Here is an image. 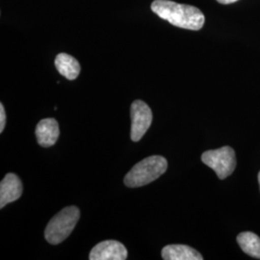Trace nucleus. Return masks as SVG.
<instances>
[{
	"mask_svg": "<svg viewBox=\"0 0 260 260\" xmlns=\"http://www.w3.org/2000/svg\"><path fill=\"white\" fill-rule=\"evenodd\" d=\"M165 260H203L202 254L186 245H168L161 251Z\"/></svg>",
	"mask_w": 260,
	"mask_h": 260,
	"instance_id": "nucleus-9",
	"label": "nucleus"
},
{
	"mask_svg": "<svg viewBox=\"0 0 260 260\" xmlns=\"http://www.w3.org/2000/svg\"><path fill=\"white\" fill-rule=\"evenodd\" d=\"M130 137L133 142H139L151 125L152 112L147 103L142 101H135L130 107Z\"/></svg>",
	"mask_w": 260,
	"mask_h": 260,
	"instance_id": "nucleus-5",
	"label": "nucleus"
},
{
	"mask_svg": "<svg viewBox=\"0 0 260 260\" xmlns=\"http://www.w3.org/2000/svg\"><path fill=\"white\" fill-rule=\"evenodd\" d=\"M38 143L43 148H49L55 145L60 135L58 121L52 118H47L40 121L36 127Z\"/></svg>",
	"mask_w": 260,
	"mask_h": 260,
	"instance_id": "nucleus-8",
	"label": "nucleus"
},
{
	"mask_svg": "<svg viewBox=\"0 0 260 260\" xmlns=\"http://www.w3.org/2000/svg\"><path fill=\"white\" fill-rule=\"evenodd\" d=\"M22 183L15 174H7L0 183V207L19 200L22 194Z\"/></svg>",
	"mask_w": 260,
	"mask_h": 260,
	"instance_id": "nucleus-7",
	"label": "nucleus"
},
{
	"mask_svg": "<svg viewBox=\"0 0 260 260\" xmlns=\"http://www.w3.org/2000/svg\"><path fill=\"white\" fill-rule=\"evenodd\" d=\"M202 161L211 168L220 179L230 177L236 168L235 151L228 146L205 151L202 155Z\"/></svg>",
	"mask_w": 260,
	"mask_h": 260,
	"instance_id": "nucleus-4",
	"label": "nucleus"
},
{
	"mask_svg": "<svg viewBox=\"0 0 260 260\" xmlns=\"http://www.w3.org/2000/svg\"><path fill=\"white\" fill-rule=\"evenodd\" d=\"M5 124H6V113L3 104H0V132L2 133L3 130L5 128Z\"/></svg>",
	"mask_w": 260,
	"mask_h": 260,
	"instance_id": "nucleus-12",
	"label": "nucleus"
},
{
	"mask_svg": "<svg viewBox=\"0 0 260 260\" xmlns=\"http://www.w3.org/2000/svg\"><path fill=\"white\" fill-rule=\"evenodd\" d=\"M151 10L171 24L188 30H200L205 24V15L197 7L171 0H154Z\"/></svg>",
	"mask_w": 260,
	"mask_h": 260,
	"instance_id": "nucleus-1",
	"label": "nucleus"
},
{
	"mask_svg": "<svg viewBox=\"0 0 260 260\" xmlns=\"http://www.w3.org/2000/svg\"><path fill=\"white\" fill-rule=\"evenodd\" d=\"M55 67L59 74L69 80H75L80 74V65L75 57L67 53L56 56Z\"/></svg>",
	"mask_w": 260,
	"mask_h": 260,
	"instance_id": "nucleus-10",
	"label": "nucleus"
},
{
	"mask_svg": "<svg viewBox=\"0 0 260 260\" xmlns=\"http://www.w3.org/2000/svg\"><path fill=\"white\" fill-rule=\"evenodd\" d=\"M221 4H232L233 2H236L237 0H217Z\"/></svg>",
	"mask_w": 260,
	"mask_h": 260,
	"instance_id": "nucleus-13",
	"label": "nucleus"
},
{
	"mask_svg": "<svg viewBox=\"0 0 260 260\" xmlns=\"http://www.w3.org/2000/svg\"><path fill=\"white\" fill-rule=\"evenodd\" d=\"M237 242L245 253L260 259V238L255 233H241L237 236Z\"/></svg>",
	"mask_w": 260,
	"mask_h": 260,
	"instance_id": "nucleus-11",
	"label": "nucleus"
},
{
	"mask_svg": "<svg viewBox=\"0 0 260 260\" xmlns=\"http://www.w3.org/2000/svg\"><path fill=\"white\" fill-rule=\"evenodd\" d=\"M89 258L91 260H124L127 258V250L121 242L106 240L93 247Z\"/></svg>",
	"mask_w": 260,
	"mask_h": 260,
	"instance_id": "nucleus-6",
	"label": "nucleus"
},
{
	"mask_svg": "<svg viewBox=\"0 0 260 260\" xmlns=\"http://www.w3.org/2000/svg\"><path fill=\"white\" fill-rule=\"evenodd\" d=\"M167 169V160L161 155L145 158L126 174L124 184L130 188L147 185L165 174Z\"/></svg>",
	"mask_w": 260,
	"mask_h": 260,
	"instance_id": "nucleus-2",
	"label": "nucleus"
},
{
	"mask_svg": "<svg viewBox=\"0 0 260 260\" xmlns=\"http://www.w3.org/2000/svg\"><path fill=\"white\" fill-rule=\"evenodd\" d=\"M80 218V211L76 206H68L47 223L45 237L49 244L58 245L66 240L75 230Z\"/></svg>",
	"mask_w": 260,
	"mask_h": 260,
	"instance_id": "nucleus-3",
	"label": "nucleus"
},
{
	"mask_svg": "<svg viewBox=\"0 0 260 260\" xmlns=\"http://www.w3.org/2000/svg\"><path fill=\"white\" fill-rule=\"evenodd\" d=\"M258 183H259V188H260V172L258 173Z\"/></svg>",
	"mask_w": 260,
	"mask_h": 260,
	"instance_id": "nucleus-14",
	"label": "nucleus"
}]
</instances>
